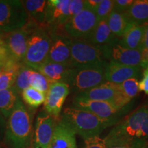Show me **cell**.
<instances>
[{"mask_svg":"<svg viewBox=\"0 0 148 148\" xmlns=\"http://www.w3.org/2000/svg\"><path fill=\"white\" fill-rule=\"evenodd\" d=\"M104 140L107 148L116 145L147 148L148 106L140 107L118 121Z\"/></svg>","mask_w":148,"mask_h":148,"instance_id":"obj_1","label":"cell"},{"mask_svg":"<svg viewBox=\"0 0 148 148\" xmlns=\"http://www.w3.org/2000/svg\"><path fill=\"white\" fill-rule=\"evenodd\" d=\"M4 136L11 148L30 147L32 118L21 100L7 119Z\"/></svg>","mask_w":148,"mask_h":148,"instance_id":"obj_2","label":"cell"},{"mask_svg":"<svg viewBox=\"0 0 148 148\" xmlns=\"http://www.w3.org/2000/svg\"><path fill=\"white\" fill-rule=\"evenodd\" d=\"M60 121L84 140L99 136L105 129L110 127L108 123L90 112L75 107L64 109Z\"/></svg>","mask_w":148,"mask_h":148,"instance_id":"obj_3","label":"cell"},{"mask_svg":"<svg viewBox=\"0 0 148 148\" xmlns=\"http://www.w3.org/2000/svg\"><path fill=\"white\" fill-rule=\"evenodd\" d=\"M51 42L50 28L35 24L27 41V50L22 63L36 70L47 60Z\"/></svg>","mask_w":148,"mask_h":148,"instance_id":"obj_4","label":"cell"},{"mask_svg":"<svg viewBox=\"0 0 148 148\" xmlns=\"http://www.w3.org/2000/svg\"><path fill=\"white\" fill-rule=\"evenodd\" d=\"M108 62L103 58L100 48L87 40H71V64L75 69L105 68Z\"/></svg>","mask_w":148,"mask_h":148,"instance_id":"obj_5","label":"cell"},{"mask_svg":"<svg viewBox=\"0 0 148 148\" xmlns=\"http://www.w3.org/2000/svg\"><path fill=\"white\" fill-rule=\"evenodd\" d=\"M28 21V16L21 1L0 0V32H13L23 27Z\"/></svg>","mask_w":148,"mask_h":148,"instance_id":"obj_6","label":"cell"},{"mask_svg":"<svg viewBox=\"0 0 148 148\" xmlns=\"http://www.w3.org/2000/svg\"><path fill=\"white\" fill-rule=\"evenodd\" d=\"M73 107L90 112L110 126L114 125L119 121L123 114L128 110V105L123 108H119L107 101H92L75 97L73 100Z\"/></svg>","mask_w":148,"mask_h":148,"instance_id":"obj_7","label":"cell"},{"mask_svg":"<svg viewBox=\"0 0 148 148\" xmlns=\"http://www.w3.org/2000/svg\"><path fill=\"white\" fill-rule=\"evenodd\" d=\"M75 97L92 101H107L119 108H123L130 102L123 95L120 84L106 82L86 91L79 92Z\"/></svg>","mask_w":148,"mask_h":148,"instance_id":"obj_8","label":"cell"},{"mask_svg":"<svg viewBox=\"0 0 148 148\" xmlns=\"http://www.w3.org/2000/svg\"><path fill=\"white\" fill-rule=\"evenodd\" d=\"M98 23L94 11L85 8L66 22L63 29L72 39H88Z\"/></svg>","mask_w":148,"mask_h":148,"instance_id":"obj_9","label":"cell"},{"mask_svg":"<svg viewBox=\"0 0 148 148\" xmlns=\"http://www.w3.org/2000/svg\"><path fill=\"white\" fill-rule=\"evenodd\" d=\"M103 56L107 62H113L123 65L140 66L141 51L121 46L119 38H114L110 43L100 48Z\"/></svg>","mask_w":148,"mask_h":148,"instance_id":"obj_10","label":"cell"},{"mask_svg":"<svg viewBox=\"0 0 148 148\" xmlns=\"http://www.w3.org/2000/svg\"><path fill=\"white\" fill-rule=\"evenodd\" d=\"M35 23L28 21L21 28L4 34L3 40L12 58L18 62H23L27 50V41Z\"/></svg>","mask_w":148,"mask_h":148,"instance_id":"obj_11","label":"cell"},{"mask_svg":"<svg viewBox=\"0 0 148 148\" xmlns=\"http://www.w3.org/2000/svg\"><path fill=\"white\" fill-rule=\"evenodd\" d=\"M104 69L105 68L77 69L69 87L79 93L106 82Z\"/></svg>","mask_w":148,"mask_h":148,"instance_id":"obj_12","label":"cell"},{"mask_svg":"<svg viewBox=\"0 0 148 148\" xmlns=\"http://www.w3.org/2000/svg\"><path fill=\"white\" fill-rule=\"evenodd\" d=\"M69 92V86L65 83L53 82L49 85V89L46 92L44 110L53 119H57L60 116Z\"/></svg>","mask_w":148,"mask_h":148,"instance_id":"obj_13","label":"cell"},{"mask_svg":"<svg viewBox=\"0 0 148 148\" xmlns=\"http://www.w3.org/2000/svg\"><path fill=\"white\" fill-rule=\"evenodd\" d=\"M51 42L47 60L56 63L71 64V40L66 34H60L50 28Z\"/></svg>","mask_w":148,"mask_h":148,"instance_id":"obj_14","label":"cell"},{"mask_svg":"<svg viewBox=\"0 0 148 148\" xmlns=\"http://www.w3.org/2000/svg\"><path fill=\"white\" fill-rule=\"evenodd\" d=\"M56 125L55 119L44 111L36 116L32 148H48Z\"/></svg>","mask_w":148,"mask_h":148,"instance_id":"obj_15","label":"cell"},{"mask_svg":"<svg viewBox=\"0 0 148 148\" xmlns=\"http://www.w3.org/2000/svg\"><path fill=\"white\" fill-rule=\"evenodd\" d=\"M76 69L70 64H58L47 60L36 71L47 77L50 83L62 82L70 86Z\"/></svg>","mask_w":148,"mask_h":148,"instance_id":"obj_16","label":"cell"},{"mask_svg":"<svg viewBox=\"0 0 148 148\" xmlns=\"http://www.w3.org/2000/svg\"><path fill=\"white\" fill-rule=\"evenodd\" d=\"M70 0L47 1L46 25L50 28L64 26L70 18L69 4Z\"/></svg>","mask_w":148,"mask_h":148,"instance_id":"obj_17","label":"cell"},{"mask_svg":"<svg viewBox=\"0 0 148 148\" xmlns=\"http://www.w3.org/2000/svg\"><path fill=\"white\" fill-rule=\"evenodd\" d=\"M142 68L140 66H132L108 62L105 67L106 82L120 84L127 79L139 76Z\"/></svg>","mask_w":148,"mask_h":148,"instance_id":"obj_18","label":"cell"},{"mask_svg":"<svg viewBox=\"0 0 148 148\" xmlns=\"http://www.w3.org/2000/svg\"><path fill=\"white\" fill-rule=\"evenodd\" d=\"M48 148H77L75 134L60 120L56 123Z\"/></svg>","mask_w":148,"mask_h":148,"instance_id":"obj_19","label":"cell"},{"mask_svg":"<svg viewBox=\"0 0 148 148\" xmlns=\"http://www.w3.org/2000/svg\"><path fill=\"white\" fill-rule=\"evenodd\" d=\"M145 29V24L130 23L126 30L119 38V43L125 48L141 51Z\"/></svg>","mask_w":148,"mask_h":148,"instance_id":"obj_20","label":"cell"},{"mask_svg":"<svg viewBox=\"0 0 148 148\" xmlns=\"http://www.w3.org/2000/svg\"><path fill=\"white\" fill-rule=\"evenodd\" d=\"M21 3L28 16V21L34 22L37 25H47L46 12H47V1L25 0V1H21Z\"/></svg>","mask_w":148,"mask_h":148,"instance_id":"obj_21","label":"cell"},{"mask_svg":"<svg viewBox=\"0 0 148 148\" xmlns=\"http://www.w3.org/2000/svg\"><path fill=\"white\" fill-rule=\"evenodd\" d=\"M19 95L14 86L0 90V112L5 119H8L21 100Z\"/></svg>","mask_w":148,"mask_h":148,"instance_id":"obj_22","label":"cell"},{"mask_svg":"<svg viewBox=\"0 0 148 148\" xmlns=\"http://www.w3.org/2000/svg\"><path fill=\"white\" fill-rule=\"evenodd\" d=\"M130 23L143 25L148 23V0H136L124 12Z\"/></svg>","mask_w":148,"mask_h":148,"instance_id":"obj_23","label":"cell"},{"mask_svg":"<svg viewBox=\"0 0 148 148\" xmlns=\"http://www.w3.org/2000/svg\"><path fill=\"white\" fill-rule=\"evenodd\" d=\"M114 37L111 33L106 20L99 21L92 34L86 39L96 47L101 48L112 41Z\"/></svg>","mask_w":148,"mask_h":148,"instance_id":"obj_24","label":"cell"},{"mask_svg":"<svg viewBox=\"0 0 148 148\" xmlns=\"http://www.w3.org/2000/svg\"><path fill=\"white\" fill-rule=\"evenodd\" d=\"M21 64V62L12 60L3 66V70L0 75V90L8 89L14 86Z\"/></svg>","mask_w":148,"mask_h":148,"instance_id":"obj_25","label":"cell"},{"mask_svg":"<svg viewBox=\"0 0 148 148\" xmlns=\"http://www.w3.org/2000/svg\"><path fill=\"white\" fill-rule=\"evenodd\" d=\"M107 23L111 33L116 38H120L130 25L124 13L113 10L107 18Z\"/></svg>","mask_w":148,"mask_h":148,"instance_id":"obj_26","label":"cell"},{"mask_svg":"<svg viewBox=\"0 0 148 148\" xmlns=\"http://www.w3.org/2000/svg\"><path fill=\"white\" fill-rule=\"evenodd\" d=\"M21 95L24 102L33 109L37 108L44 103L46 97L45 93L37 90L31 86L23 90Z\"/></svg>","mask_w":148,"mask_h":148,"instance_id":"obj_27","label":"cell"},{"mask_svg":"<svg viewBox=\"0 0 148 148\" xmlns=\"http://www.w3.org/2000/svg\"><path fill=\"white\" fill-rule=\"evenodd\" d=\"M29 84L31 87L46 94L51 83L40 72L32 69L29 76Z\"/></svg>","mask_w":148,"mask_h":148,"instance_id":"obj_28","label":"cell"},{"mask_svg":"<svg viewBox=\"0 0 148 148\" xmlns=\"http://www.w3.org/2000/svg\"><path fill=\"white\" fill-rule=\"evenodd\" d=\"M31 71L32 69L22 63L13 86L19 94H21L23 90L29 86V76Z\"/></svg>","mask_w":148,"mask_h":148,"instance_id":"obj_29","label":"cell"},{"mask_svg":"<svg viewBox=\"0 0 148 148\" xmlns=\"http://www.w3.org/2000/svg\"><path fill=\"white\" fill-rule=\"evenodd\" d=\"M120 87H121L122 93L130 101L136 97V95L139 92L138 82L136 77H132V78L126 79L121 84H120Z\"/></svg>","mask_w":148,"mask_h":148,"instance_id":"obj_30","label":"cell"},{"mask_svg":"<svg viewBox=\"0 0 148 148\" xmlns=\"http://www.w3.org/2000/svg\"><path fill=\"white\" fill-rule=\"evenodd\" d=\"M113 10L114 0H101V2L95 10L98 21L106 20Z\"/></svg>","mask_w":148,"mask_h":148,"instance_id":"obj_31","label":"cell"},{"mask_svg":"<svg viewBox=\"0 0 148 148\" xmlns=\"http://www.w3.org/2000/svg\"><path fill=\"white\" fill-rule=\"evenodd\" d=\"M147 66H148V23L145 24L140 61V67L142 69H145Z\"/></svg>","mask_w":148,"mask_h":148,"instance_id":"obj_32","label":"cell"},{"mask_svg":"<svg viewBox=\"0 0 148 148\" xmlns=\"http://www.w3.org/2000/svg\"><path fill=\"white\" fill-rule=\"evenodd\" d=\"M84 148H107L104 138L94 136L84 140Z\"/></svg>","mask_w":148,"mask_h":148,"instance_id":"obj_33","label":"cell"},{"mask_svg":"<svg viewBox=\"0 0 148 148\" xmlns=\"http://www.w3.org/2000/svg\"><path fill=\"white\" fill-rule=\"evenodd\" d=\"M85 8V3L83 0H70L69 10L70 18L75 16Z\"/></svg>","mask_w":148,"mask_h":148,"instance_id":"obj_34","label":"cell"},{"mask_svg":"<svg viewBox=\"0 0 148 148\" xmlns=\"http://www.w3.org/2000/svg\"><path fill=\"white\" fill-rule=\"evenodd\" d=\"M134 0H114V10L124 13L132 5Z\"/></svg>","mask_w":148,"mask_h":148,"instance_id":"obj_35","label":"cell"},{"mask_svg":"<svg viewBox=\"0 0 148 148\" xmlns=\"http://www.w3.org/2000/svg\"><path fill=\"white\" fill-rule=\"evenodd\" d=\"M12 60H14V59L11 56L8 48L6 47L3 40V42L0 43V66H3L8 63L9 61Z\"/></svg>","mask_w":148,"mask_h":148,"instance_id":"obj_36","label":"cell"},{"mask_svg":"<svg viewBox=\"0 0 148 148\" xmlns=\"http://www.w3.org/2000/svg\"><path fill=\"white\" fill-rule=\"evenodd\" d=\"M139 91H143L148 95V66L144 69L143 72V78L138 82Z\"/></svg>","mask_w":148,"mask_h":148,"instance_id":"obj_37","label":"cell"},{"mask_svg":"<svg viewBox=\"0 0 148 148\" xmlns=\"http://www.w3.org/2000/svg\"><path fill=\"white\" fill-rule=\"evenodd\" d=\"M101 2V0H84L85 8L90 9L95 12L99 3Z\"/></svg>","mask_w":148,"mask_h":148,"instance_id":"obj_38","label":"cell"},{"mask_svg":"<svg viewBox=\"0 0 148 148\" xmlns=\"http://www.w3.org/2000/svg\"><path fill=\"white\" fill-rule=\"evenodd\" d=\"M5 127H6V119L0 112V141L5 136Z\"/></svg>","mask_w":148,"mask_h":148,"instance_id":"obj_39","label":"cell"},{"mask_svg":"<svg viewBox=\"0 0 148 148\" xmlns=\"http://www.w3.org/2000/svg\"><path fill=\"white\" fill-rule=\"evenodd\" d=\"M109 148H134L131 146L129 145H116V146H113V147H111Z\"/></svg>","mask_w":148,"mask_h":148,"instance_id":"obj_40","label":"cell"},{"mask_svg":"<svg viewBox=\"0 0 148 148\" xmlns=\"http://www.w3.org/2000/svg\"><path fill=\"white\" fill-rule=\"evenodd\" d=\"M3 70V66H0V75H1V73H2Z\"/></svg>","mask_w":148,"mask_h":148,"instance_id":"obj_41","label":"cell"},{"mask_svg":"<svg viewBox=\"0 0 148 148\" xmlns=\"http://www.w3.org/2000/svg\"><path fill=\"white\" fill-rule=\"evenodd\" d=\"M3 37V36H2ZM2 37H0V43H1V42H3V38Z\"/></svg>","mask_w":148,"mask_h":148,"instance_id":"obj_42","label":"cell"},{"mask_svg":"<svg viewBox=\"0 0 148 148\" xmlns=\"http://www.w3.org/2000/svg\"><path fill=\"white\" fill-rule=\"evenodd\" d=\"M3 35H4V34H1V33L0 32V37H2V36H3Z\"/></svg>","mask_w":148,"mask_h":148,"instance_id":"obj_43","label":"cell"},{"mask_svg":"<svg viewBox=\"0 0 148 148\" xmlns=\"http://www.w3.org/2000/svg\"><path fill=\"white\" fill-rule=\"evenodd\" d=\"M147 148H148V146H147Z\"/></svg>","mask_w":148,"mask_h":148,"instance_id":"obj_44","label":"cell"}]
</instances>
